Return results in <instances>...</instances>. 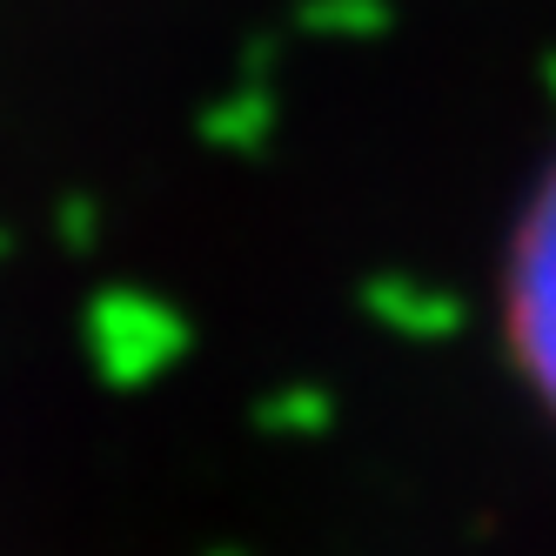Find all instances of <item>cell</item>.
Instances as JSON below:
<instances>
[{"instance_id": "cell-1", "label": "cell", "mask_w": 556, "mask_h": 556, "mask_svg": "<svg viewBox=\"0 0 556 556\" xmlns=\"http://www.w3.org/2000/svg\"><path fill=\"white\" fill-rule=\"evenodd\" d=\"M516 349H523V369L536 376L543 403L556 409V208L536 228V255H523L516 275Z\"/></svg>"}]
</instances>
